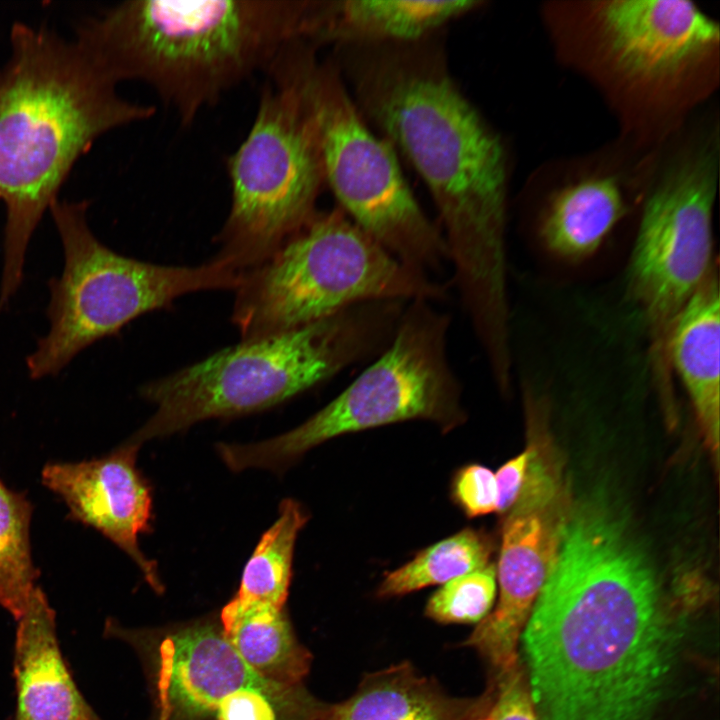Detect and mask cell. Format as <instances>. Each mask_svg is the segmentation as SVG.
Instances as JSON below:
<instances>
[{
  "mask_svg": "<svg viewBox=\"0 0 720 720\" xmlns=\"http://www.w3.org/2000/svg\"><path fill=\"white\" fill-rule=\"evenodd\" d=\"M520 637L538 720H643L675 647L652 568L596 508L567 520Z\"/></svg>",
  "mask_w": 720,
  "mask_h": 720,
  "instance_id": "obj_1",
  "label": "cell"
},
{
  "mask_svg": "<svg viewBox=\"0 0 720 720\" xmlns=\"http://www.w3.org/2000/svg\"><path fill=\"white\" fill-rule=\"evenodd\" d=\"M441 32L411 42L338 45L332 59L366 121L425 182L465 312L472 325L489 328L509 316L508 156L456 85Z\"/></svg>",
  "mask_w": 720,
  "mask_h": 720,
  "instance_id": "obj_2",
  "label": "cell"
},
{
  "mask_svg": "<svg viewBox=\"0 0 720 720\" xmlns=\"http://www.w3.org/2000/svg\"><path fill=\"white\" fill-rule=\"evenodd\" d=\"M10 44L0 69V309L18 289L30 237L77 159L101 135L156 111L120 96L118 83L76 39L16 23Z\"/></svg>",
  "mask_w": 720,
  "mask_h": 720,
  "instance_id": "obj_3",
  "label": "cell"
},
{
  "mask_svg": "<svg viewBox=\"0 0 720 720\" xmlns=\"http://www.w3.org/2000/svg\"><path fill=\"white\" fill-rule=\"evenodd\" d=\"M541 17L557 57L598 89L637 151L665 143L718 87L719 25L693 2L553 1Z\"/></svg>",
  "mask_w": 720,
  "mask_h": 720,
  "instance_id": "obj_4",
  "label": "cell"
},
{
  "mask_svg": "<svg viewBox=\"0 0 720 720\" xmlns=\"http://www.w3.org/2000/svg\"><path fill=\"white\" fill-rule=\"evenodd\" d=\"M306 0L122 2L77 40L120 83L141 81L183 125L301 39Z\"/></svg>",
  "mask_w": 720,
  "mask_h": 720,
  "instance_id": "obj_5",
  "label": "cell"
},
{
  "mask_svg": "<svg viewBox=\"0 0 720 720\" xmlns=\"http://www.w3.org/2000/svg\"><path fill=\"white\" fill-rule=\"evenodd\" d=\"M404 309L372 301L286 332L242 340L141 389L156 410L130 438L142 445L197 422L265 410L388 344Z\"/></svg>",
  "mask_w": 720,
  "mask_h": 720,
  "instance_id": "obj_6",
  "label": "cell"
},
{
  "mask_svg": "<svg viewBox=\"0 0 720 720\" xmlns=\"http://www.w3.org/2000/svg\"><path fill=\"white\" fill-rule=\"evenodd\" d=\"M233 309L242 340L300 328L372 301L439 300L444 287L406 265L339 207L314 216L243 273Z\"/></svg>",
  "mask_w": 720,
  "mask_h": 720,
  "instance_id": "obj_7",
  "label": "cell"
},
{
  "mask_svg": "<svg viewBox=\"0 0 720 720\" xmlns=\"http://www.w3.org/2000/svg\"><path fill=\"white\" fill-rule=\"evenodd\" d=\"M309 118L325 185L339 208L366 234L424 273L447 259L442 232L425 214L398 163L395 149L359 111L332 58L295 40L280 55Z\"/></svg>",
  "mask_w": 720,
  "mask_h": 720,
  "instance_id": "obj_8",
  "label": "cell"
},
{
  "mask_svg": "<svg viewBox=\"0 0 720 720\" xmlns=\"http://www.w3.org/2000/svg\"><path fill=\"white\" fill-rule=\"evenodd\" d=\"M718 179L719 128L712 117L687 123L653 150L643 179L628 290L648 323L656 376L664 386L672 328L713 269Z\"/></svg>",
  "mask_w": 720,
  "mask_h": 720,
  "instance_id": "obj_9",
  "label": "cell"
},
{
  "mask_svg": "<svg viewBox=\"0 0 720 720\" xmlns=\"http://www.w3.org/2000/svg\"><path fill=\"white\" fill-rule=\"evenodd\" d=\"M450 321L431 301H409L382 354L335 399L304 423L271 439L220 443V457L233 471L280 470L343 434L415 419L445 430L463 423L461 388L447 352Z\"/></svg>",
  "mask_w": 720,
  "mask_h": 720,
  "instance_id": "obj_10",
  "label": "cell"
},
{
  "mask_svg": "<svg viewBox=\"0 0 720 720\" xmlns=\"http://www.w3.org/2000/svg\"><path fill=\"white\" fill-rule=\"evenodd\" d=\"M86 208L87 202L58 199L49 207L65 261L61 276L49 283L50 330L27 358L33 379L58 373L95 341L182 295L237 289L242 282V273L216 258L193 267L166 266L117 254L92 234Z\"/></svg>",
  "mask_w": 720,
  "mask_h": 720,
  "instance_id": "obj_11",
  "label": "cell"
},
{
  "mask_svg": "<svg viewBox=\"0 0 720 720\" xmlns=\"http://www.w3.org/2000/svg\"><path fill=\"white\" fill-rule=\"evenodd\" d=\"M253 123L227 159L231 206L216 259L240 273L267 260L318 211L325 186L319 151L298 92L275 60Z\"/></svg>",
  "mask_w": 720,
  "mask_h": 720,
  "instance_id": "obj_12",
  "label": "cell"
},
{
  "mask_svg": "<svg viewBox=\"0 0 720 720\" xmlns=\"http://www.w3.org/2000/svg\"><path fill=\"white\" fill-rule=\"evenodd\" d=\"M552 469L532 454L525 483L503 515L496 578L498 600L466 639L503 673L517 664V646L555 562L567 520Z\"/></svg>",
  "mask_w": 720,
  "mask_h": 720,
  "instance_id": "obj_13",
  "label": "cell"
},
{
  "mask_svg": "<svg viewBox=\"0 0 720 720\" xmlns=\"http://www.w3.org/2000/svg\"><path fill=\"white\" fill-rule=\"evenodd\" d=\"M262 692L280 720H315L325 704L302 686L272 683L250 668L221 626L196 622L168 635L156 661V691L163 720H208L230 693Z\"/></svg>",
  "mask_w": 720,
  "mask_h": 720,
  "instance_id": "obj_14",
  "label": "cell"
},
{
  "mask_svg": "<svg viewBox=\"0 0 720 720\" xmlns=\"http://www.w3.org/2000/svg\"><path fill=\"white\" fill-rule=\"evenodd\" d=\"M141 445L131 438L109 454L77 463H50L43 484L65 502L72 519L100 531L138 566L156 591L163 590L157 566L139 548L150 529L152 492L136 465Z\"/></svg>",
  "mask_w": 720,
  "mask_h": 720,
  "instance_id": "obj_15",
  "label": "cell"
},
{
  "mask_svg": "<svg viewBox=\"0 0 720 720\" xmlns=\"http://www.w3.org/2000/svg\"><path fill=\"white\" fill-rule=\"evenodd\" d=\"M644 154L631 169L593 160L556 181L540 219V235L552 253L576 261L600 247L626 215L628 195L641 191Z\"/></svg>",
  "mask_w": 720,
  "mask_h": 720,
  "instance_id": "obj_16",
  "label": "cell"
},
{
  "mask_svg": "<svg viewBox=\"0 0 720 720\" xmlns=\"http://www.w3.org/2000/svg\"><path fill=\"white\" fill-rule=\"evenodd\" d=\"M482 0H308L304 39L319 47L411 42L481 8Z\"/></svg>",
  "mask_w": 720,
  "mask_h": 720,
  "instance_id": "obj_17",
  "label": "cell"
},
{
  "mask_svg": "<svg viewBox=\"0 0 720 720\" xmlns=\"http://www.w3.org/2000/svg\"><path fill=\"white\" fill-rule=\"evenodd\" d=\"M55 612L36 586L17 620L14 720H101L79 691L64 660Z\"/></svg>",
  "mask_w": 720,
  "mask_h": 720,
  "instance_id": "obj_18",
  "label": "cell"
},
{
  "mask_svg": "<svg viewBox=\"0 0 720 720\" xmlns=\"http://www.w3.org/2000/svg\"><path fill=\"white\" fill-rule=\"evenodd\" d=\"M720 294L713 268L684 306L668 341L670 366L680 377L715 456L719 447Z\"/></svg>",
  "mask_w": 720,
  "mask_h": 720,
  "instance_id": "obj_19",
  "label": "cell"
},
{
  "mask_svg": "<svg viewBox=\"0 0 720 720\" xmlns=\"http://www.w3.org/2000/svg\"><path fill=\"white\" fill-rule=\"evenodd\" d=\"M488 698L449 696L405 662L366 675L352 696L325 704L315 720H470Z\"/></svg>",
  "mask_w": 720,
  "mask_h": 720,
  "instance_id": "obj_20",
  "label": "cell"
},
{
  "mask_svg": "<svg viewBox=\"0 0 720 720\" xmlns=\"http://www.w3.org/2000/svg\"><path fill=\"white\" fill-rule=\"evenodd\" d=\"M221 628L246 664L264 679L302 686L312 656L298 641L284 610L231 599L221 610Z\"/></svg>",
  "mask_w": 720,
  "mask_h": 720,
  "instance_id": "obj_21",
  "label": "cell"
},
{
  "mask_svg": "<svg viewBox=\"0 0 720 720\" xmlns=\"http://www.w3.org/2000/svg\"><path fill=\"white\" fill-rule=\"evenodd\" d=\"M307 520V513L297 501L281 502L277 519L262 535L244 567L233 600L245 605L284 608L296 539Z\"/></svg>",
  "mask_w": 720,
  "mask_h": 720,
  "instance_id": "obj_22",
  "label": "cell"
},
{
  "mask_svg": "<svg viewBox=\"0 0 720 720\" xmlns=\"http://www.w3.org/2000/svg\"><path fill=\"white\" fill-rule=\"evenodd\" d=\"M489 537L466 528L420 551L413 559L389 572L377 590L379 597L402 596L440 584L489 564Z\"/></svg>",
  "mask_w": 720,
  "mask_h": 720,
  "instance_id": "obj_23",
  "label": "cell"
},
{
  "mask_svg": "<svg viewBox=\"0 0 720 720\" xmlns=\"http://www.w3.org/2000/svg\"><path fill=\"white\" fill-rule=\"evenodd\" d=\"M32 506L0 479V605L17 621L36 588L30 546Z\"/></svg>",
  "mask_w": 720,
  "mask_h": 720,
  "instance_id": "obj_24",
  "label": "cell"
},
{
  "mask_svg": "<svg viewBox=\"0 0 720 720\" xmlns=\"http://www.w3.org/2000/svg\"><path fill=\"white\" fill-rule=\"evenodd\" d=\"M497 596L496 566H486L454 578L428 599L425 615L439 623H480Z\"/></svg>",
  "mask_w": 720,
  "mask_h": 720,
  "instance_id": "obj_25",
  "label": "cell"
},
{
  "mask_svg": "<svg viewBox=\"0 0 720 720\" xmlns=\"http://www.w3.org/2000/svg\"><path fill=\"white\" fill-rule=\"evenodd\" d=\"M455 503L468 517L497 512L495 474L487 467L469 464L457 471L452 482Z\"/></svg>",
  "mask_w": 720,
  "mask_h": 720,
  "instance_id": "obj_26",
  "label": "cell"
},
{
  "mask_svg": "<svg viewBox=\"0 0 720 720\" xmlns=\"http://www.w3.org/2000/svg\"><path fill=\"white\" fill-rule=\"evenodd\" d=\"M498 691L483 720H538L528 684L518 666L499 674Z\"/></svg>",
  "mask_w": 720,
  "mask_h": 720,
  "instance_id": "obj_27",
  "label": "cell"
},
{
  "mask_svg": "<svg viewBox=\"0 0 720 720\" xmlns=\"http://www.w3.org/2000/svg\"><path fill=\"white\" fill-rule=\"evenodd\" d=\"M217 720H277L271 701L260 691L238 689L225 696L218 704Z\"/></svg>",
  "mask_w": 720,
  "mask_h": 720,
  "instance_id": "obj_28",
  "label": "cell"
},
{
  "mask_svg": "<svg viewBox=\"0 0 720 720\" xmlns=\"http://www.w3.org/2000/svg\"><path fill=\"white\" fill-rule=\"evenodd\" d=\"M533 447L505 462L495 474L497 512L504 515L516 502L525 483Z\"/></svg>",
  "mask_w": 720,
  "mask_h": 720,
  "instance_id": "obj_29",
  "label": "cell"
},
{
  "mask_svg": "<svg viewBox=\"0 0 720 720\" xmlns=\"http://www.w3.org/2000/svg\"><path fill=\"white\" fill-rule=\"evenodd\" d=\"M487 708H488V707H487ZM485 711H486V710H485ZM485 711H484V712H485ZM484 712H482L481 714H479V715L471 718L470 720H483V714H484Z\"/></svg>",
  "mask_w": 720,
  "mask_h": 720,
  "instance_id": "obj_30",
  "label": "cell"
}]
</instances>
